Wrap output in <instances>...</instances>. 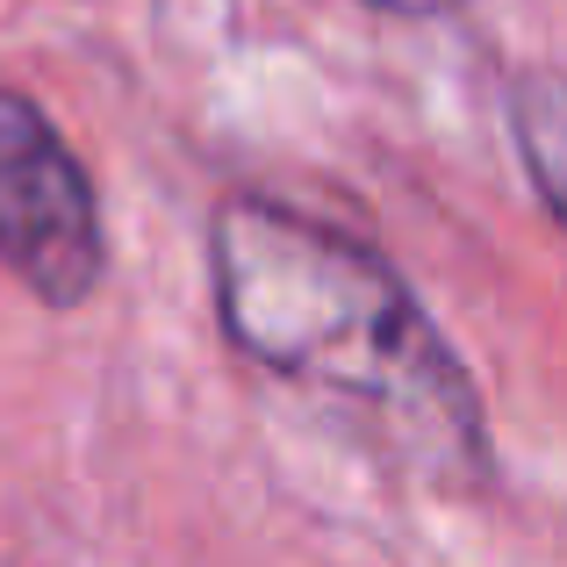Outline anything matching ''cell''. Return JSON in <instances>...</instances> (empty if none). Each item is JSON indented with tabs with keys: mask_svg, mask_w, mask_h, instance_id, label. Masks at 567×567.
I'll return each instance as SVG.
<instances>
[{
	"mask_svg": "<svg viewBox=\"0 0 567 567\" xmlns=\"http://www.w3.org/2000/svg\"><path fill=\"white\" fill-rule=\"evenodd\" d=\"M367 8H381V14H445L453 0H367Z\"/></svg>",
	"mask_w": 567,
	"mask_h": 567,
	"instance_id": "cell-4",
	"label": "cell"
},
{
	"mask_svg": "<svg viewBox=\"0 0 567 567\" xmlns=\"http://www.w3.org/2000/svg\"><path fill=\"white\" fill-rule=\"evenodd\" d=\"M223 338L274 381L331 402L410 482H488V416L410 280L374 245L266 194L223 202L208 230Z\"/></svg>",
	"mask_w": 567,
	"mask_h": 567,
	"instance_id": "cell-1",
	"label": "cell"
},
{
	"mask_svg": "<svg viewBox=\"0 0 567 567\" xmlns=\"http://www.w3.org/2000/svg\"><path fill=\"white\" fill-rule=\"evenodd\" d=\"M511 137L525 158L539 202L554 208V223L567 230V72H517L511 80Z\"/></svg>",
	"mask_w": 567,
	"mask_h": 567,
	"instance_id": "cell-3",
	"label": "cell"
},
{
	"mask_svg": "<svg viewBox=\"0 0 567 567\" xmlns=\"http://www.w3.org/2000/svg\"><path fill=\"white\" fill-rule=\"evenodd\" d=\"M0 266L43 309L86 302L109 266L94 181L72 144L43 123V109L14 86H0Z\"/></svg>",
	"mask_w": 567,
	"mask_h": 567,
	"instance_id": "cell-2",
	"label": "cell"
}]
</instances>
